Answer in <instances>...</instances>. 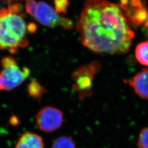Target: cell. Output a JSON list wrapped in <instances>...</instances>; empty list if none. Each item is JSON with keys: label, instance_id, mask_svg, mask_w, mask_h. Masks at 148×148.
<instances>
[{"label": "cell", "instance_id": "6da1fadb", "mask_svg": "<svg viewBox=\"0 0 148 148\" xmlns=\"http://www.w3.org/2000/svg\"><path fill=\"white\" fill-rule=\"evenodd\" d=\"M82 45L97 53L128 52L134 34L119 5L87 0L77 22Z\"/></svg>", "mask_w": 148, "mask_h": 148}, {"label": "cell", "instance_id": "7a4b0ae2", "mask_svg": "<svg viewBox=\"0 0 148 148\" xmlns=\"http://www.w3.org/2000/svg\"><path fill=\"white\" fill-rule=\"evenodd\" d=\"M23 5L13 3L7 8L0 10V49L12 54L28 45V26L21 14Z\"/></svg>", "mask_w": 148, "mask_h": 148}, {"label": "cell", "instance_id": "3957f363", "mask_svg": "<svg viewBox=\"0 0 148 148\" xmlns=\"http://www.w3.org/2000/svg\"><path fill=\"white\" fill-rule=\"evenodd\" d=\"M2 69L0 71V90L10 91L21 85L30 73L27 67L21 68L16 59L6 56L1 61Z\"/></svg>", "mask_w": 148, "mask_h": 148}, {"label": "cell", "instance_id": "277c9868", "mask_svg": "<svg viewBox=\"0 0 148 148\" xmlns=\"http://www.w3.org/2000/svg\"><path fill=\"white\" fill-rule=\"evenodd\" d=\"M101 68V64L98 61H94L79 67L72 74L74 81L73 87L77 92L79 99H83L92 94L93 81Z\"/></svg>", "mask_w": 148, "mask_h": 148}, {"label": "cell", "instance_id": "5b68a950", "mask_svg": "<svg viewBox=\"0 0 148 148\" xmlns=\"http://www.w3.org/2000/svg\"><path fill=\"white\" fill-rule=\"evenodd\" d=\"M130 24L148 30V11L142 0H120L119 5Z\"/></svg>", "mask_w": 148, "mask_h": 148}, {"label": "cell", "instance_id": "8992f818", "mask_svg": "<svg viewBox=\"0 0 148 148\" xmlns=\"http://www.w3.org/2000/svg\"><path fill=\"white\" fill-rule=\"evenodd\" d=\"M33 17L46 27H61L65 29H71L73 27V22L71 19L58 15V13L45 2L41 1L37 3Z\"/></svg>", "mask_w": 148, "mask_h": 148}, {"label": "cell", "instance_id": "52a82bcc", "mask_svg": "<svg viewBox=\"0 0 148 148\" xmlns=\"http://www.w3.org/2000/svg\"><path fill=\"white\" fill-rule=\"evenodd\" d=\"M35 120L37 127L40 130L45 132H52L62 125L63 113L58 108L47 106L37 112Z\"/></svg>", "mask_w": 148, "mask_h": 148}, {"label": "cell", "instance_id": "ba28073f", "mask_svg": "<svg viewBox=\"0 0 148 148\" xmlns=\"http://www.w3.org/2000/svg\"><path fill=\"white\" fill-rule=\"evenodd\" d=\"M127 82L137 95L148 99V69H143Z\"/></svg>", "mask_w": 148, "mask_h": 148}, {"label": "cell", "instance_id": "9c48e42d", "mask_svg": "<svg viewBox=\"0 0 148 148\" xmlns=\"http://www.w3.org/2000/svg\"><path fill=\"white\" fill-rule=\"evenodd\" d=\"M16 148H44L42 137L36 133L25 132L19 138Z\"/></svg>", "mask_w": 148, "mask_h": 148}, {"label": "cell", "instance_id": "30bf717a", "mask_svg": "<svg viewBox=\"0 0 148 148\" xmlns=\"http://www.w3.org/2000/svg\"><path fill=\"white\" fill-rule=\"evenodd\" d=\"M135 57L139 63L148 66V41L139 43L136 46Z\"/></svg>", "mask_w": 148, "mask_h": 148}, {"label": "cell", "instance_id": "8fae6325", "mask_svg": "<svg viewBox=\"0 0 148 148\" xmlns=\"http://www.w3.org/2000/svg\"><path fill=\"white\" fill-rule=\"evenodd\" d=\"M27 90L29 95L36 99H41L46 92L44 87L35 79L29 84Z\"/></svg>", "mask_w": 148, "mask_h": 148}, {"label": "cell", "instance_id": "7c38bea8", "mask_svg": "<svg viewBox=\"0 0 148 148\" xmlns=\"http://www.w3.org/2000/svg\"><path fill=\"white\" fill-rule=\"evenodd\" d=\"M52 148H76V146L71 137L61 136L54 140Z\"/></svg>", "mask_w": 148, "mask_h": 148}, {"label": "cell", "instance_id": "4fadbf2b", "mask_svg": "<svg viewBox=\"0 0 148 148\" xmlns=\"http://www.w3.org/2000/svg\"><path fill=\"white\" fill-rule=\"evenodd\" d=\"M137 145L139 148H148V127L144 128L140 131Z\"/></svg>", "mask_w": 148, "mask_h": 148}, {"label": "cell", "instance_id": "5bb4252c", "mask_svg": "<svg viewBox=\"0 0 148 148\" xmlns=\"http://www.w3.org/2000/svg\"><path fill=\"white\" fill-rule=\"evenodd\" d=\"M57 13H66L69 5L68 0H54Z\"/></svg>", "mask_w": 148, "mask_h": 148}, {"label": "cell", "instance_id": "9a60e30c", "mask_svg": "<svg viewBox=\"0 0 148 148\" xmlns=\"http://www.w3.org/2000/svg\"><path fill=\"white\" fill-rule=\"evenodd\" d=\"M26 1V11L31 16H34L36 8L37 7V2L35 0H25Z\"/></svg>", "mask_w": 148, "mask_h": 148}, {"label": "cell", "instance_id": "2e32d148", "mask_svg": "<svg viewBox=\"0 0 148 148\" xmlns=\"http://www.w3.org/2000/svg\"><path fill=\"white\" fill-rule=\"evenodd\" d=\"M3 2H7V3H11L12 2H16L17 1H21V0H1Z\"/></svg>", "mask_w": 148, "mask_h": 148}]
</instances>
